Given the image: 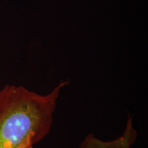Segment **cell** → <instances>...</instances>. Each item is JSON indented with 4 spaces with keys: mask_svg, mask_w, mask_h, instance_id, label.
<instances>
[{
    "mask_svg": "<svg viewBox=\"0 0 148 148\" xmlns=\"http://www.w3.org/2000/svg\"><path fill=\"white\" fill-rule=\"evenodd\" d=\"M61 82L47 95L23 86L7 85L0 90V148H16L30 136L36 144L50 132Z\"/></svg>",
    "mask_w": 148,
    "mask_h": 148,
    "instance_id": "obj_1",
    "label": "cell"
},
{
    "mask_svg": "<svg viewBox=\"0 0 148 148\" xmlns=\"http://www.w3.org/2000/svg\"><path fill=\"white\" fill-rule=\"evenodd\" d=\"M137 137V132L133 126L132 117L128 114L124 132L119 137L110 141H103L88 134L81 142L79 148H130Z\"/></svg>",
    "mask_w": 148,
    "mask_h": 148,
    "instance_id": "obj_2",
    "label": "cell"
},
{
    "mask_svg": "<svg viewBox=\"0 0 148 148\" xmlns=\"http://www.w3.org/2000/svg\"><path fill=\"white\" fill-rule=\"evenodd\" d=\"M34 145V140H33L32 138L29 136L16 148H33Z\"/></svg>",
    "mask_w": 148,
    "mask_h": 148,
    "instance_id": "obj_3",
    "label": "cell"
}]
</instances>
